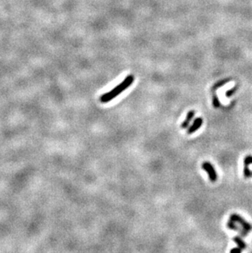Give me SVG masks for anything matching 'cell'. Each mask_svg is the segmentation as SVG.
<instances>
[{"mask_svg":"<svg viewBox=\"0 0 252 253\" xmlns=\"http://www.w3.org/2000/svg\"><path fill=\"white\" fill-rule=\"evenodd\" d=\"M133 81H134V76L133 75H128L120 84H118L117 86H115L114 89H112L109 92L102 94L100 97V102H102V103H107V102L111 101L112 99H114L115 97H117L118 95L120 94L126 89L130 87Z\"/></svg>","mask_w":252,"mask_h":253,"instance_id":"obj_1","label":"cell"},{"mask_svg":"<svg viewBox=\"0 0 252 253\" xmlns=\"http://www.w3.org/2000/svg\"><path fill=\"white\" fill-rule=\"evenodd\" d=\"M202 169H203L205 171H206L208 173V175H209V179L211 182H215L218 179V176H217V173L214 170V166L212 165L211 163H210L209 161H204L202 163V166H201Z\"/></svg>","mask_w":252,"mask_h":253,"instance_id":"obj_2","label":"cell"},{"mask_svg":"<svg viewBox=\"0 0 252 253\" xmlns=\"http://www.w3.org/2000/svg\"><path fill=\"white\" fill-rule=\"evenodd\" d=\"M230 220H233L235 222H237V224H239L241 226L244 228L245 229L247 230V231H251L252 230V225H250L249 222H247V220L243 219V218L239 215L237 213H233V214H231L230 215Z\"/></svg>","mask_w":252,"mask_h":253,"instance_id":"obj_3","label":"cell"},{"mask_svg":"<svg viewBox=\"0 0 252 253\" xmlns=\"http://www.w3.org/2000/svg\"><path fill=\"white\" fill-rule=\"evenodd\" d=\"M227 227L229 229H232L233 230V231H237V232H238V233H240V235L242 236V237H247V236L248 235V232H249V231L245 229L242 226H241V227L238 226L237 222H235V221L230 220V219H229V220L228 221V223H227Z\"/></svg>","mask_w":252,"mask_h":253,"instance_id":"obj_4","label":"cell"},{"mask_svg":"<svg viewBox=\"0 0 252 253\" xmlns=\"http://www.w3.org/2000/svg\"><path fill=\"white\" fill-rule=\"evenodd\" d=\"M202 124H203V119H202V118H196V119L194 120L193 122H192V124L190 125V127L188 129V130H187L188 134H192L195 133L196 131L198 130L201 127Z\"/></svg>","mask_w":252,"mask_h":253,"instance_id":"obj_5","label":"cell"},{"mask_svg":"<svg viewBox=\"0 0 252 253\" xmlns=\"http://www.w3.org/2000/svg\"><path fill=\"white\" fill-rule=\"evenodd\" d=\"M195 114H196V112H195L194 110L189 111L188 112V114H187L185 120H183V123L181 124V128H182V129H187V128H188V127L189 124H190V122H191L192 120V119L194 118V116H195Z\"/></svg>","mask_w":252,"mask_h":253,"instance_id":"obj_6","label":"cell"},{"mask_svg":"<svg viewBox=\"0 0 252 253\" xmlns=\"http://www.w3.org/2000/svg\"><path fill=\"white\" fill-rule=\"evenodd\" d=\"M232 241L237 244L238 248H240L241 249H242V250H244V249L247 248V243H245L244 241L242 240V238H241V237H239V236H236V237H234V238H232Z\"/></svg>","mask_w":252,"mask_h":253,"instance_id":"obj_7","label":"cell"},{"mask_svg":"<svg viewBox=\"0 0 252 253\" xmlns=\"http://www.w3.org/2000/svg\"><path fill=\"white\" fill-rule=\"evenodd\" d=\"M212 102H213V106L214 108H219L220 107V101L215 93H214L213 96H212Z\"/></svg>","mask_w":252,"mask_h":253,"instance_id":"obj_8","label":"cell"},{"mask_svg":"<svg viewBox=\"0 0 252 253\" xmlns=\"http://www.w3.org/2000/svg\"><path fill=\"white\" fill-rule=\"evenodd\" d=\"M230 81V79H223V80H221V81L219 82H217L216 84H214V86L213 87V90H215L216 89H218V88L221 87V86H223V85H224V84H226L228 82Z\"/></svg>","mask_w":252,"mask_h":253,"instance_id":"obj_9","label":"cell"},{"mask_svg":"<svg viewBox=\"0 0 252 253\" xmlns=\"http://www.w3.org/2000/svg\"><path fill=\"white\" fill-rule=\"evenodd\" d=\"M250 165H252V156L247 155L244 158V166H249Z\"/></svg>","mask_w":252,"mask_h":253,"instance_id":"obj_10","label":"cell"},{"mask_svg":"<svg viewBox=\"0 0 252 253\" xmlns=\"http://www.w3.org/2000/svg\"><path fill=\"white\" fill-rule=\"evenodd\" d=\"M237 86H234V87L232 88L231 90H228V91L226 92L227 97H230L231 96H232V95L234 94L235 93H236V91H237Z\"/></svg>","mask_w":252,"mask_h":253,"instance_id":"obj_11","label":"cell"},{"mask_svg":"<svg viewBox=\"0 0 252 253\" xmlns=\"http://www.w3.org/2000/svg\"><path fill=\"white\" fill-rule=\"evenodd\" d=\"M242 249H241L240 248H232L231 250H230V252L231 253H241L242 252Z\"/></svg>","mask_w":252,"mask_h":253,"instance_id":"obj_12","label":"cell"}]
</instances>
